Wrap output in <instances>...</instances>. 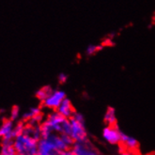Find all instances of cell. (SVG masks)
Segmentation results:
<instances>
[{
    "mask_svg": "<svg viewBox=\"0 0 155 155\" xmlns=\"http://www.w3.org/2000/svg\"><path fill=\"white\" fill-rule=\"evenodd\" d=\"M41 137H47L53 133L71 134L70 118L61 116L57 110H53L41 123Z\"/></svg>",
    "mask_w": 155,
    "mask_h": 155,
    "instance_id": "1",
    "label": "cell"
},
{
    "mask_svg": "<svg viewBox=\"0 0 155 155\" xmlns=\"http://www.w3.org/2000/svg\"><path fill=\"white\" fill-rule=\"evenodd\" d=\"M13 147L16 152L21 155L38 154V140L25 134L16 136L13 140Z\"/></svg>",
    "mask_w": 155,
    "mask_h": 155,
    "instance_id": "2",
    "label": "cell"
},
{
    "mask_svg": "<svg viewBox=\"0 0 155 155\" xmlns=\"http://www.w3.org/2000/svg\"><path fill=\"white\" fill-rule=\"evenodd\" d=\"M71 136L74 142H84L88 140V134L86 128V120L84 116L79 112L74 114L71 118Z\"/></svg>",
    "mask_w": 155,
    "mask_h": 155,
    "instance_id": "3",
    "label": "cell"
},
{
    "mask_svg": "<svg viewBox=\"0 0 155 155\" xmlns=\"http://www.w3.org/2000/svg\"><path fill=\"white\" fill-rule=\"evenodd\" d=\"M66 98L65 91L60 90V89H54L52 93L41 102L42 106L50 109V110H57L59 104L62 103V101Z\"/></svg>",
    "mask_w": 155,
    "mask_h": 155,
    "instance_id": "4",
    "label": "cell"
},
{
    "mask_svg": "<svg viewBox=\"0 0 155 155\" xmlns=\"http://www.w3.org/2000/svg\"><path fill=\"white\" fill-rule=\"evenodd\" d=\"M102 136L104 140L110 145L120 144L121 131L117 125H106L102 131Z\"/></svg>",
    "mask_w": 155,
    "mask_h": 155,
    "instance_id": "5",
    "label": "cell"
},
{
    "mask_svg": "<svg viewBox=\"0 0 155 155\" xmlns=\"http://www.w3.org/2000/svg\"><path fill=\"white\" fill-rule=\"evenodd\" d=\"M71 150L74 155H99L94 146L88 140L84 142H74L72 145Z\"/></svg>",
    "mask_w": 155,
    "mask_h": 155,
    "instance_id": "6",
    "label": "cell"
},
{
    "mask_svg": "<svg viewBox=\"0 0 155 155\" xmlns=\"http://www.w3.org/2000/svg\"><path fill=\"white\" fill-rule=\"evenodd\" d=\"M38 153L40 155H58V151L48 137H41L38 141Z\"/></svg>",
    "mask_w": 155,
    "mask_h": 155,
    "instance_id": "7",
    "label": "cell"
},
{
    "mask_svg": "<svg viewBox=\"0 0 155 155\" xmlns=\"http://www.w3.org/2000/svg\"><path fill=\"white\" fill-rule=\"evenodd\" d=\"M57 111L61 115L63 116L64 117L66 118H71L72 116H74V114L75 113V109L74 107V105H72L71 100L68 99L67 97L63 100L62 103L59 104V106L58 107Z\"/></svg>",
    "mask_w": 155,
    "mask_h": 155,
    "instance_id": "8",
    "label": "cell"
},
{
    "mask_svg": "<svg viewBox=\"0 0 155 155\" xmlns=\"http://www.w3.org/2000/svg\"><path fill=\"white\" fill-rule=\"evenodd\" d=\"M120 144L122 145V147L125 148L127 150H134L137 149L138 146H139L137 139L134 138V136L126 134L123 132H121Z\"/></svg>",
    "mask_w": 155,
    "mask_h": 155,
    "instance_id": "9",
    "label": "cell"
},
{
    "mask_svg": "<svg viewBox=\"0 0 155 155\" xmlns=\"http://www.w3.org/2000/svg\"><path fill=\"white\" fill-rule=\"evenodd\" d=\"M13 129H14V121H12L11 118L5 120L1 124V126H0V138H3L5 136L12 134Z\"/></svg>",
    "mask_w": 155,
    "mask_h": 155,
    "instance_id": "10",
    "label": "cell"
},
{
    "mask_svg": "<svg viewBox=\"0 0 155 155\" xmlns=\"http://www.w3.org/2000/svg\"><path fill=\"white\" fill-rule=\"evenodd\" d=\"M104 121L106 125H116L117 124V115L116 110L113 107H108L104 116Z\"/></svg>",
    "mask_w": 155,
    "mask_h": 155,
    "instance_id": "11",
    "label": "cell"
},
{
    "mask_svg": "<svg viewBox=\"0 0 155 155\" xmlns=\"http://www.w3.org/2000/svg\"><path fill=\"white\" fill-rule=\"evenodd\" d=\"M54 89L50 87V86H44L42 87H41L37 92H36V97H37L38 100H40L41 102H43L45 99H46Z\"/></svg>",
    "mask_w": 155,
    "mask_h": 155,
    "instance_id": "12",
    "label": "cell"
},
{
    "mask_svg": "<svg viewBox=\"0 0 155 155\" xmlns=\"http://www.w3.org/2000/svg\"><path fill=\"white\" fill-rule=\"evenodd\" d=\"M40 114H41V109L40 107H31L28 111H26L25 113L23 114L22 118L24 121H28L31 118H33L34 117L38 116Z\"/></svg>",
    "mask_w": 155,
    "mask_h": 155,
    "instance_id": "13",
    "label": "cell"
},
{
    "mask_svg": "<svg viewBox=\"0 0 155 155\" xmlns=\"http://www.w3.org/2000/svg\"><path fill=\"white\" fill-rule=\"evenodd\" d=\"M17 152L13 145H1L0 155H16Z\"/></svg>",
    "mask_w": 155,
    "mask_h": 155,
    "instance_id": "14",
    "label": "cell"
},
{
    "mask_svg": "<svg viewBox=\"0 0 155 155\" xmlns=\"http://www.w3.org/2000/svg\"><path fill=\"white\" fill-rule=\"evenodd\" d=\"M25 125L23 122H19V123H17V124L14 126V129H13V131H12V133L14 138L16 137V136H18V135H20V134H23L24 129H25Z\"/></svg>",
    "mask_w": 155,
    "mask_h": 155,
    "instance_id": "15",
    "label": "cell"
},
{
    "mask_svg": "<svg viewBox=\"0 0 155 155\" xmlns=\"http://www.w3.org/2000/svg\"><path fill=\"white\" fill-rule=\"evenodd\" d=\"M19 116H20V109L18 106H13L12 111H11V115H10V118L12 120V121H16L18 118H19Z\"/></svg>",
    "mask_w": 155,
    "mask_h": 155,
    "instance_id": "16",
    "label": "cell"
},
{
    "mask_svg": "<svg viewBox=\"0 0 155 155\" xmlns=\"http://www.w3.org/2000/svg\"><path fill=\"white\" fill-rule=\"evenodd\" d=\"M102 46L100 45H89L88 48L87 49V54H93L96 52H98L99 50H101Z\"/></svg>",
    "mask_w": 155,
    "mask_h": 155,
    "instance_id": "17",
    "label": "cell"
},
{
    "mask_svg": "<svg viewBox=\"0 0 155 155\" xmlns=\"http://www.w3.org/2000/svg\"><path fill=\"white\" fill-rule=\"evenodd\" d=\"M58 155H74V153L71 150V149H68V150H65L59 152Z\"/></svg>",
    "mask_w": 155,
    "mask_h": 155,
    "instance_id": "18",
    "label": "cell"
},
{
    "mask_svg": "<svg viewBox=\"0 0 155 155\" xmlns=\"http://www.w3.org/2000/svg\"><path fill=\"white\" fill-rule=\"evenodd\" d=\"M58 81H59V83H64V82L67 80V75L64 74H60L58 75Z\"/></svg>",
    "mask_w": 155,
    "mask_h": 155,
    "instance_id": "19",
    "label": "cell"
},
{
    "mask_svg": "<svg viewBox=\"0 0 155 155\" xmlns=\"http://www.w3.org/2000/svg\"><path fill=\"white\" fill-rule=\"evenodd\" d=\"M120 155H135L134 153H133L130 150H122L120 152Z\"/></svg>",
    "mask_w": 155,
    "mask_h": 155,
    "instance_id": "20",
    "label": "cell"
},
{
    "mask_svg": "<svg viewBox=\"0 0 155 155\" xmlns=\"http://www.w3.org/2000/svg\"><path fill=\"white\" fill-rule=\"evenodd\" d=\"M16 155H21V154H19V153H17V154H16Z\"/></svg>",
    "mask_w": 155,
    "mask_h": 155,
    "instance_id": "21",
    "label": "cell"
}]
</instances>
